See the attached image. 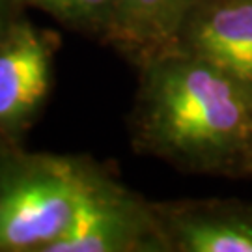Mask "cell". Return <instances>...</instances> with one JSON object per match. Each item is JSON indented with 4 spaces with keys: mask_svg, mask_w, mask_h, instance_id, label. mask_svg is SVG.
<instances>
[{
    "mask_svg": "<svg viewBox=\"0 0 252 252\" xmlns=\"http://www.w3.org/2000/svg\"><path fill=\"white\" fill-rule=\"evenodd\" d=\"M133 133L140 152L189 172L252 174V90L181 49L140 63Z\"/></svg>",
    "mask_w": 252,
    "mask_h": 252,
    "instance_id": "1",
    "label": "cell"
},
{
    "mask_svg": "<svg viewBox=\"0 0 252 252\" xmlns=\"http://www.w3.org/2000/svg\"><path fill=\"white\" fill-rule=\"evenodd\" d=\"M101 168L81 157L0 148V252H47Z\"/></svg>",
    "mask_w": 252,
    "mask_h": 252,
    "instance_id": "2",
    "label": "cell"
},
{
    "mask_svg": "<svg viewBox=\"0 0 252 252\" xmlns=\"http://www.w3.org/2000/svg\"><path fill=\"white\" fill-rule=\"evenodd\" d=\"M170 251L157 206L97 172L71 228L47 252Z\"/></svg>",
    "mask_w": 252,
    "mask_h": 252,
    "instance_id": "3",
    "label": "cell"
},
{
    "mask_svg": "<svg viewBox=\"0 0 252 252\" xmlns=\"http://www.w3.org/2000/svg\"><path fill=\"white\" fill-rule=\"evenodd\" d=\"M53 82L49 34L11 19L0 32V136L23 133L45 103Z\"/></svg>",
    "mask_w": 252,
    "mask_h": 252,
    "instance_id": "4",
    "label": "cell"
},
{
    "mask_svg": "<svg viewBox=\"0 0 252 252\" xmlns=\"http://www.w3.org/2000/svg\"><path fill=\"white\" fill-rule=\"evenodd\" d=\"M174 49L196 54L252 90V0H204Z\"/></svg>",
    "mask_w": 252,
    "mask_h": 252,
    "instance_id": "5",
    "label": "cell"
},
{
    "mask_svg": "<svg viewBox=\"0 0 252 252\" xmlns=\"http://www.w3.org/2000/svg\"><path fill=\"white\" fill-rule=\"evenodd\" d=\"M170 251L252 252V206L228 200L157 206Z\"/></svg>",
    "mask_w": 252,
    "mask_h": 252,
    "instance_id": "6",
    "label": "cell"
},
{
    "mask_svg": "<svg viewBox=\"0 0 252 252\" xmlns=\"http://www.w3.org/2000/svg\"><path fill=\"white\" fill-rule=\"evenodd\" d=\"M204 0H114L107 37L138 63L176 47Z\"/></svg>",
    "mask_w": 252,
    "mask_h": 252,
    "instance_id": "7",
    "label": "cell"
},
{
    "mask_svg": "<svg viewBox=\"0 0 252 252\" xmlns=\"http://www.w3.org/2000/svg\"><path fill=\"white\" fill-rule=\"evenodd\" d=\"M45 9L62 23L86 32L107 36L112 21L114 0H21Z\"/></svg>",
    "mask_w": 252,
    "mask_h": 252,
    "instance_id": "8",
    "label": "cell"
},
{
    "mask_svg": "<svg viewBox=\"0 0 252 252\" xmlns=\"http://www.w3.org/2000/svg\"><path fill=\"white\" fill-rule=\"evenodd\" d=\"M17 0H0V32L6 28L9 21H11V6L15 4Z\"/></svg>",
    "mask_w": 252,
    "mask_h": 252,
    "instance_id": "9",
    "label": "cell"
}]
</instances>
